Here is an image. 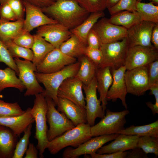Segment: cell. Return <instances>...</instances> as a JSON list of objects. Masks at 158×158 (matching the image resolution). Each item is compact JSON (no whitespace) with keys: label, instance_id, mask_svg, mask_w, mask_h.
Masks as SVG:
<instances>
[{"label":"cell","instance_id":"obj_44","mask_svg":"<svg viewBox=\"0 0 158 158\" xmlns=\"http://www.w3.org/2000/svg\"><path fill=\"white\" fill-rule=\"evenodd\" d=\"M148 75L150 87L158 83V60L148 64Z\"/></svg>","mask_w":158,"mask_h":158},{"label":"cell","instance_id":"obj_16","mask_svg":"<svg viewBox=\"0 0 158 158\" xmlns=\"http://www.w3.org/2000/svg\"><path fill=\"white\" fill-rule=\"evenodd\" d=\"M156 23L141 21L128 29L126 37L129 47L137 45L148 47L153 45L151 41V36Z\"/></svg>","mask_w":158,"mask_h":158},{"label":"cell","instance_id":"obj_14","mask_svg":"<svg viewBox=\"0 0 158 158\" xmlns=\"http://www.w3.org/2000/svg\"><path fill=\"white\" fill-rule=\"evenodd\" d=\"M92 28L97 33L102 44L120 41L126 37L127 29L113 24L108 19L103 17L95 23Z\"/></svg>","mask_w":158,"mask_h":158},{"label":"cell","instance_id":"obj_32","mask_svg":"<svg viewBox=\"0 0 158 158\" xmlns=\"http://www.w3.org/2000/svg\"><path fill=\"white\" fill-rule=\"evenodd\" d=\"M117 134L134 135L138 137L150 136L158 138V120L142 126L132 125L118 132Z\"/></svg>","mask_w":158,"mask_h":158},{"label":"cell","instance_id":"obj_9","mask_svg":"<svg viewBox=\"0 0 158 158\" xmlns=\"http://www.w3.org/2000/svg\"><path fill=\"white\" fill-rule=\"evenodd\" d=\"M125 79L128 93L138 96L143 95L150 87L148 65L127 70Z\"/></svg>","mask_w":158,"mask_h":158},{"label":"cell","instance_id":"obj_57","mask_svg":"<svg viewBox=\"0 0 158 158\" xmlns=\"http://www.w3.org/2000/svg\"><path fill=\"white\" fill-rule=\"evenodd\" d=\"M142 0H137V1L138 2H141Z\"/></svg>","mask_w":158,"mask_h":158},{"label":"cell","instance_id":"obj_15","mask_svg":"<svg viewBox=\"0 0 158 158\" xmlns=\"http://www.w3.org/2000/svg\"><path fill=\"white\" fill-rule=\"evenodd\" d=\"M83 85L82 82L74 76L68 78L65 80L59 87L57 92L58 97L68 99L85 109Z\"/></svg>","mask_w":158,"mask_h":158},{"label":"cell","instance_id":"obj_51","mask_svg":"<svg viewBox=\"0 0 158 158\" xmlns=\"http://www.w3.org/2000/svg\"><path fill=\"white\" fill-rule=\"evenodd\" d=\"M151 41L154 47L158 50V23L155 24L153 29Z\"/></svg>","mask_w":158,"mask_h":158},{"label":"cell","instance_id":"obj_4","mask_svg":"<svg viewBox=\"0 0 158 158\" xmlns=\"http://www.w3.org/2000/svg\"><path fill=\"white\" fill-rule=\"evenodd\" d=\"M90 127L88 123L79 124L49 141L47 149L54 155L68 146L76 148L92 138Z\"/></svg>","mask_w":158,"mask_h":158},{"label":"cell","instance_id":"obj_45","mask_svg":"<svg viewBox=\"0 0 158 158\" xmlns=\"http://www.w3.org/2000/svg\"><path fill=\"white\" fill-rule=\"evenodd\" d=\"M18 20L23 19L24 8L21 0H9L7 2Z\"/></svg>","mask_w":158,"mask_h":158},{"label":"cell","instance_id":"obj_36","mask_svg":"<svg viewBox=\"0 0 158 158\" xmlns=\"http://www.w3.org/2000/svg\"><path fill=\"white\" fill-rule=\"evenodd\" d=\"M32 127V124H31L24 130L23 136L16 144L12 158H23L29 143Z\"/></svg>","mask_w":158,"mask_h":158},{"label":"cell","instance_id":"obj_37","mask_svg":"<svg viewBox=\"0 0 158 158\" xmlns=\"http://www.w3.org/2000/svg\"><path fill=\"white\" fill-rule=\"evenodd\" d=\"M23 110L17 102L10 103L0 99V117H7L20 115Z\"/></svg>","mask_w":158,"mask_h":158},{"label":"cell","instance_id":"obj_17","mask_svg":"<svg viewBox=\"0 0 158 158\" xmlns=\"http://www.w3.org/2000/svg\"><path fill=\"white\" fill-rule=\"evenodd\" d=\"M126 70L125 65L116 69L111 70L113 80L106 96L107 101L111 100L114 102L118 99H120L126 109L128 108L126 99L128 93L125 79V73Z\"/></svg>","mask_w":158,"mask_h":158},{"label":"cell","instance_id":"obj_31","mask_svg":"<svg viewBox=\"0 0 158 158\" xmlns=\"http://www.w3.org/2000/svg\"><path fill=\"white\" fill-rule=\"evenodd\" d=\"M16 72L9 67L0 69V93L8 87H13L23 92L25 87L16 76Z\"/></svg>","mask_w":158,"mask_h":158},{"label":"cell","instance_id":"obj_27","mask_svg":"<svg viewBox=\"0 0 158 158\" xmlns=\"http://www.w3.org/2000/svg\"><path fill=\"white\" fill-rule=\"evenodd\" d=\"M87 46L72 33L70 37L61 44L59 49L64 54L76 58L84 55Z\"/></svg>","mask_w":158,"mask_h":158},{"label":"cell","instance_id":"obj_10","mask_svg":"<svg viewBox=\"0 0 158 158\" xmlns=\"http://www.w3.org/2000/svg\"><path fill=\"white\" fill-rule=\"evenodd\" d=\"M83 89L85 94L87 123L92 126L94 125L96 118H102L105 116L101 102L97 96V81L96 77L88 85L83 84Z\"/></svg>","mask_w":158,"mask_h":158},{"label":"cell","instance_id":"obj_48","mask_svg":"<svg viewBox=\"0 0 158 158\" xmlns=\"http://www.w3.org/2000/svg\"><path fill=\"white\" fill-rule=\"evenodd\" d=\"M26 1L41 9L47 7L54 3L56 0H21Z\"/></svg>","mask_w":158,"mask_h":158},{"label":"cell","instance_id":"obj_7","mask_svg":"<svg viewBox=\"0 0 158 158\" xmlns=\"http://www.w3.org/2000/svg\"><path fill=\"white\" fill-rule=\"evenodd\" d=\"M45 97L47 105L46 117L49 125L47 135L49 141L75 126L63 113L60 112L56 109V106L51 98Z\"/></svg>","mask_w":158,"mask_h":158},{"label":"cell","instance_id":"obj_47","mask_svg":"<svg viewBox=\"0 0 158 158\" xmlns=\"http://www.w3.org/2000/svg\"><path fill=\"white\" fill-rule=\"evenodd\" d=\"M128 153L126 151L104 154L95 152L90 154V157L92 158H126Z\"/></svg>","mask_w":158,"mask_h":158},{"label":"cell","instance_id":"obj_55","mask_svg":"<svg viewBox=\"0 0 158 158\" xmlns=\"http://www.w3.org/2000/svg\"><path fill=\"white\" fill-rule=\"evenodd\" d=\"M9 0H0V4L1 5H2L6 3Z\"/></svg>","mask_w":158,"mask_h":158},{"label":"cell","instance_id":"obj_22","mask_svg":"<svg viewBox=\"0 0 158 158\" xmlns=\"http://www.w3.org/2000/svg\"><path fill=\"white\" fill-rule=\"evenodd\" d=\"M31 109L29 107L24 113L18 116L0 117V125L9 128L19 137L27 127L35 122Z\"/></svg>","mask_w":158,"mask_h":158},{"label":"cell","instance_id":"obj_24","mask_svg":"<svg viewBox=\"0 0 158 158\" xmlns=\"http://www.w3.org/2000/svg\"><path fill=\"white\" fill-rule=\"evenodd\" d=\"M95 77L97 81V90L100 95L99 99L105 111L107 104V94L113 80L110 67L107 66L98 68Z\"/></svg>","mask_w":158,"mask_h":158},{"label":"cell","instance_id":"obj_42","mask_svg":"<svg viewBox=\"0 0 158 158\" xmlns=\"http://www.w3.org/2000/svg\"><path fill=\"white\" fill-rule=\"evenodd\" d=\"M84 55L86 56L98 68L103 59L102 52L100 49H95L87 46Z\"/></svg>","mask_w":158,"mask_h":158},{"label":"cell","instance_id":"obj_20","mask_svg":"<svg viewBox=\"0 0 158 158\" xmlns=\"http://www.w3.org/2000/svg\"><path fill=\"white\" fill-rule=\"evenodd\" d=\"M57 106V110L63 113L75 126L81 123H87L85 109L70 100L58 97Z\"/></svg>","mask_w":158,"mask_h":158},{"label":"cell","instance_id":"obj_40","mask_svg":"<svg viewBox=\"0 0 158 158\" xmlns=\"http://www.w3.org/2000/svg\"><path fill=\"white\" fill-rule=\"evenodd\" d=\"M137 0H120L113 6L108 8L111 15L118 12L128 11L131 12L136 11Z\"/></svg>","mask_w":158,"mask_h":158},{"label":"cell","instance_id":"obj_38","mask_svg":"<svg viewBox=\"0 0 158 158\" xmlns=\"http://www.w3.org/2000/svg\"><path fill=\"white\" fill-rule=\"evenodd\" d=\"M79 4L90 13L103 11L107 8V0H76Z\"/></svg>","mask_w":158,"mask_h":158},{"label":"cell","instance_id":"obj_53","mask_svg":"<svg viewBox=\"0 0 158 158\" xmlns=\"http://www.w3.org/2000/svg\"><path fill=\"white\" fill-rule=\"evenodd\" d=\"M147 106L150 108L154 115L158 114V104L155 103L153 104L150 102H145Z\"/></svg>","mask_w":158,"mask_h":158},{"label":"cell","instance_id":"obj_1","mask_svg":"<svg viewBox=\"0 0 158 158\" xmlns=\"http://www.w3.org/2000/svg\"><path fill=\"white\" fill-rule=\"evenodd\" d=\"M42 9L50 17L70 30L80 24L90 13L76 0H56Z\"/></svg>","mask_w":158,"mask_h":158},{"label":"cell","instance_id":"obj_12","mask_svg":"<svg viewBox=\"0 0 158 158\" xmlns=\"http://www.w3.org/2000/svg\"><path fill=\"white\" fill-rule=\"evenodd\" d=\"M76 61V58L68 56L59 48H55L36 66L37 72L45 74L54 73Z\"/></svg>","mask_w":158,"mask_h":158},{"label":"cell","instance_id":"obj_25","mask_svg":"<svg viewBox=\"0 0 158 158\" xmlns=\"http://www.w3.org/2000/svg\"><path fill=\"white\" fill-rule=\"evenodd\" d=\"M104 16L103 11L90 13L82 23L70 30L72 34L87 45L86 39L88 32L98 20Z\"/></svg>","mask_w":158,"mask_h":158},{"label":"cell","instance_id":"obj_5","mask_svg":"<svg viewBox=\"0 0 158 158\" xmlns=\"http://www.w3.org/2000/svg\"><path fill=\"white\" fill-rule=\"evenodd\" d=\"M121 40L101 43L100 49L102 52L103 59L98 68L108 66L111 70L116 69L125 65L130 47L126 37Z\"/></svg>","mask_w":158,"mask_h":158},{"label":"cell","instance_id":"obj_18","mask_svg":"<svg viewBox=\"0 0 158 158\" xmlns=\"http://www.w3.org/2000/svg\"><path fill=\"white\" fill-rule=\"evenodd\" d=\"M36 34L42 37L55 48H59L70 37L72 33L67 28L57 23L39 27Z\"/></svg>","mask_w":158,"mask_h":158},{"label":"cell","instance_id":"obj_54","mask_svg":"<svg viewBox=\"0 0 158 158\" xmlns=\"http://www.w3.org/2000/svg\"><path fill=\"white\" fill-rule=\"evenodd\" d=\"M120 0H107V8L111 7L116 4Z\"/></svg>","mask_w":158,"mask_h":158},{"label":"cell","instance_id":"obj_21","mask_svg":"<svg viewBox=\"0 0 158 158\" xmlns=\"http://www.w3.org/2000/svg\"><path fill=\"white\" fill-rule=\"evenodd\" d=\"M139 137L134 135L118 134L113 141L102 147L96 152L99 154H109L133 150L137 147Z\"/></svg>","mask_w":158,"mask_h":158},{"label":"cell","instance_id":"obj_6","mask_svg":"<svg viewBox=\"0 0 158 158\" xmlns=\"http://www.w3.org/2000/svg\"><path fill=\"white\" fill-rule=\"evenodd\" d=\"M129 113L127 109L120 112L107 109L104 117L97 124L91 126L92 137L117 134L124 128L127 122L126 116Z\"/></svg>","mask_w":158,"mask_h":158},{"label":"cell","instance_id":"obj_26","mask_svg":"<svg viewBox=\"0 0 158 158\" xmlns=\"http://www.w3.org/2000/svg\"><path fill=\"white\" fill-rule=\"evenodd\" d=\"M108 20L113 24L122 26L128 30L142 20L140 15L136 11H123L111 15Z\"/></svg>","mask_w":158,"mask_h":158},{"label":"cell","instance_id":"obj_30","mask_svg":"<svg viewBox=\"0 0 158 158\" xmlns=\"http://www.w3.org/2000/svg\"><path fill=\"white\" fill-rule=\"evenodd\" d=\"M34 36V43L31 48L33 54L32 62L36 66L55 48L40 36L37 34Z\"/></svg>","mask_w":158,"mask_h":158},{"label":"cell","instance_id":"obj_2","mask_svg":"<svg viewBox=\"0 0 158 158\" xmlns=\"http://www.w3.org/2000/svg\"><path fill=\"white\" fill-rule=\"evenodd\" d=\"M35 99L31 112L35 123L34 137L37 141V148L40 158L44 157V153L49 142L47 138V126L46 117L47 105L45 96L42 92L35 95Z\"/></svg>","mask_w":158,"mask_h":158},{"label":"cell","instance_id":"obj_50","mask_svg":"<svg viewBox=\"0 0 158 158\" xmlns=\"http://www.w3.org/2000/svg\"><path fill=\"white\" fill-rule=\"evenodd\" d=\"M38 150L37 147L31 143H29L25 152V158H37L38 157Z\"/></svg>","mask_w":158,"mask_h":158},{"label":"cell","instance_id":"obj_23","mask_svg":"<svg viewBox=\"0 0 158 158\" xmlns=\"http://www.w3.org/2000/svg\"><path fill=\"white\" fill-rule=\"evenodd\" d=\"M18 138L9 128L0 125V158H12Z\"/></svg>","mask_w":158,"mask_h":158},{"label":"cell","instance_id":"obj_8","mask_svg":"<svg viewBox=\"0 0 158 158\" xmlns=\"http://www.w3.org/2000/svg\"><path fill=\"white\" fill-rule=\"evenodd\" d=\"M14 61L19 71V78L25 87V96H28L42 92L44 90L36 77V66L30 61L22 60L15 58Z\"/></svg>","mask_w":158,"mask_h":158},{"label":"cell","instance_id":"obj_11","mask_svg":"<svg viewBox=\"0 0 158 158\" xmlns=\"http://www.w3.org/2000/svg\"><path fill=\"white\" fill-rule=\"evenodd\" d=\"M158 60V50L152 45L129 47L125 62L127 70L148 65Z\"/></svg>","mask_w":158,"mask_h":158},{"label":"cell","instance_id":"obj_34","mask_svg":"<svg viewBox=\"0 0 158 158\" xmlns=\"http://www.w3.org/2000/svg\"><path fill=\"white\" fill-rule=\"evenodd\" d=\"M3 42L13 58H23L25 60L32 61L33 54L30 49L20 46L11 40Z\"/></svg>","mask_w":158,"mask_h":158},{"label":"cell","instance_id":"obj_13","mask_svg":"<svg viewBox=\"0 0 158 158\" xmlns=\"http://www.w3.org/2000/svg\"><path fill=\"white\" fill-rule=\"evenodd\" d=\"M118 134L105 135L91 138L74 149L68 147L64 150L63 158H77L82 155L91 154L96 152L99 149L106 143L114 140Z\"/></svg>","mask_w":158,"mask_h":158},{"label":"cell","instance_id":"obj_28","mask_svg":"<svg viewBox=\"0 0 158 158\" xmlns=\"http://www.w3.org/2000/svg\"><path fill=\"white\" fill-rule=\"evenodd\" d=\"M78 58L80 65L74 77L80 80L83 84L87 85L95 76L98 68L85 55Z\"/></svg>","mask_w":158,"mask_h":158},{"label":"cell","instance_id":"obj_52","mask_svg":"<svg viewBox=\"0 0 158 158\" xmlns=\"http://www.w3.org/2000/svg\"><path fill=\"white\" fill-rule=\"evenodd\" d=\"M149 90L151 91L150 94L153 95L155 97V102L158 103V83L154 84L150 86Z\"/></svg>","mask_w":158,"mask_h":158},{"label":"cell","instance_id":"obj_56","mask_svg":"<svg viewBox=\"0 0 158 158\" xmlns=\"http://www.w3.org/2000/svg\"><path fill=\"white\" fill-rule=\"evenodd\" d=\"M150 2L153 3L155 4H158V0H149Z\"/></svg>","mask_w":158,"mask_h":158},{"label":"cell","instance_id":"obj_49","mask_svg":"<svg viewBox=\"0 0 158 158\" xmlns=\"http://www.w3.org/2000/svg\"><path fill=\"white\" fill-rule=\"evenodd\" d=\"M147 154L140 148L137 147L128 152L126 158H147Z\"/></svg>","mask_w":158,"mask_h":158},{"label":"cell","instance_id":"obj_41","mask_svg":"<svg viewBox=\"0 0 158 158\" xmlns=\"http://www.w3.org/2000/svg\"><path fill=\"white\" fill-rule=\"evenodd\" d=\"M12 40L15 43L20 46L31 49L34 43V36L32 35L29 32H25L23 30L21 33Z\"/></svg>","mask_w":158,"mask_h":158},{"label":"cell","instance_id":"obj_43","mask_svg":"<svg viewBox=\"0 0 158 158\" xmlns=\"http://www.w3.org/2000/svg\"><path fill=\"white\" fill-rule=\"evenodd\" d=\"M0 19L7 21L17 20L16 16L7 3L0 6Z\"/></svg>","mask_w":158,"mask_h":158},{"label":"cell","instance_id":"obj_35","mask_svg":"<svg viewBox=\"0 0 158 158\" xmlns=\"http://www.w3.org/2000/svg\"><path fill=\"white\" fill-rule=\"evenodd\" d=\"M137 147L141 149L147 154L153 153L158 155V138L145 136L139 137Z\"/></svg>","mask_w":158,"mask_h":158},{"label":"cell","instance_id":"obj_33","mask_svg":"<svg viewBox=\"0 0 158 158\" xmlns=\"http://www.w3.org/2000/svg\"><path fill=\"white\" fill-rule=\"evenodd\" d=\"M136 11L140 15L142 21L155 23H158V6L151 2L145 3L137 1Z\"/></svg>","mask_w":158,"mask_h":158},{"label":"cell","instance_id":"obj_19","mask_svg":"<svg viewBox=\"0 0 158 158\" xmlns=\"http://www.w3.org/2000/svg\"><path fill=\"white\" fill-rule=\"evenodd\" d=\"M22 2L26 13L23 27V31L30 32L41 26L58 23L46 15L41 8L26 1Z\"/></svg>","mask_w":158,"mask_h":158},{"label":"cell","instance_id":"obj_46","mask_svg":"<svg viewBox=\"0 0 158 158\" xmlns=\"http://www.w3.org/2000/svg\"><path fill=\"white\" fill-rule=\"evenodd\" d=\"M86 41L88 47L93 48L100 49L101 43L97 33L92 28L87 34Z\"/></svg>","mask_w":158,"mask_h":158},{"label":"cell","instance_id":"obj_39","mask_svg":"<svg viewBox=\"0 0 158 158\" xmlns=\"http://www.w3.org/2000/svg\"><path fill=\"white\" fill-rule=\"evenodd\" d=\"M0 62L4 63L14 70L18 75L19 71L14 59L12 56L4 42L0 39Z\"/></svg>","mask_w":158,"mask_h":158},{"label":"cell","instance_id":"obj_3","mask_svg":"<svg viewBox=\"0 0 158 158\" xmlns=\"http://www.w3.org/2000/svg\"><path fill=\"white\" fill-rule=\"evenodd\" d=\"M80 65L78 61L54 73L45 74L35 72L38 82L44 87L43 92L45 96L51 98L56 106L58 103L57 92L59 87L66 79L75 76Z\"/></svg>","mask_w":158,"mask_h":158},{"label":"cell","instance_id":"obj_29","mask_svg":"<svg viewBox=\"0 0 158 158\" xmlns=\"http://www.w3.org/2000/svg\"><path fill=\"white\" fill-rule=\"evenodd\" d=\"M24 19L14 21L0 19V39L3 42L13 40L23 30Z\"/></svg>","mask_w":158,"mask_h":158}]
</instances>
